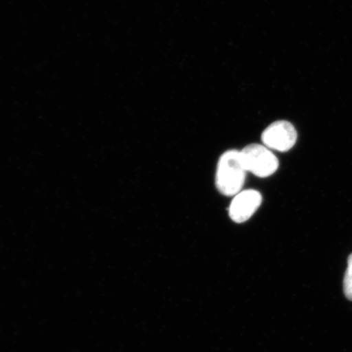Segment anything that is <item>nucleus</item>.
I'll return each mask as SVG.
<instances>
[{
  "mask_svg": "<svg viewBox=\"0 0 352 352\" xmlns=\"http://www.w3.org/2000/svg\"><path fill=\"white\" fill-rule=\"evenodd\" d=\"M248 170L239 151L232 149L222 154L218 162L215 184L220 193L236 196L244 186Z\"/></svg>",
  "mask_w": 352,
  "mask_h": 352,
  "instance_id": "f257e3e1",
  "label": "nucleus"
},
{
  "mask_svg": "<svg viewBox=\"0 0 352 352\" xmlns=\"http://www.w3.org/2000/svg\"><path fill=\"white\" fill-rule=\"evenodd\" d=\"M241 153L248 173H252L258 177H268L278 169V160L265 145L249 144L241 151Z\"/></svg>",
  "mask_w": 352,
  "mask_h": 352,
  "instance_id": "f03ea898",
  "label": "nucleus"
},
{
  "mask_svg": "<svg viewBox=\"0 0 352 352\" xmlns=\"http://www.w3.org/2000/svg\"><path fill=\"white\" fill-rule=\"evenodd\" d=\"M297 131L288 121L272 122L263 131L261 139L263 145L271 151L286 152L294 146L297 142Z\"/></svg>",
  "mask_w": 352,
  "mask_h": 352,
  "instance_id": "7ed1b4c3",
  "label": "nucleus"
},
{
  "mask_svg": "<svg viewBox=\"0 0 352 352\" xmlns=\"http://www.w3.org/2000/svg\"><path fill=\"white\" fill-rule=\"evenodd\" d=\"M262 204V195L254 189L237 193L231 202L228 214L233 222L244 223L252 217Z\"/></svg>",
  "mask_w": 352,
  "mask_h": 352,
  "instance_id": "20e7f679",
  "label": "nucleus"
},
{
  "mask_svg": "<svg viewBox=\"0 0 352 352\" xmlns=\"http://www.w3.org/2000/svg\"><path fill=\"white\" fill-rule=\"evenodd\" d=\"M343 290H344L345 296L352 301V254L347 261V268L343 280Z\"/></svg>",
  "mask_w": 352,
  "mask_h": 352,
  "instance_id": "39448f33",
  "label": "nucleus"
}]
</instances>
